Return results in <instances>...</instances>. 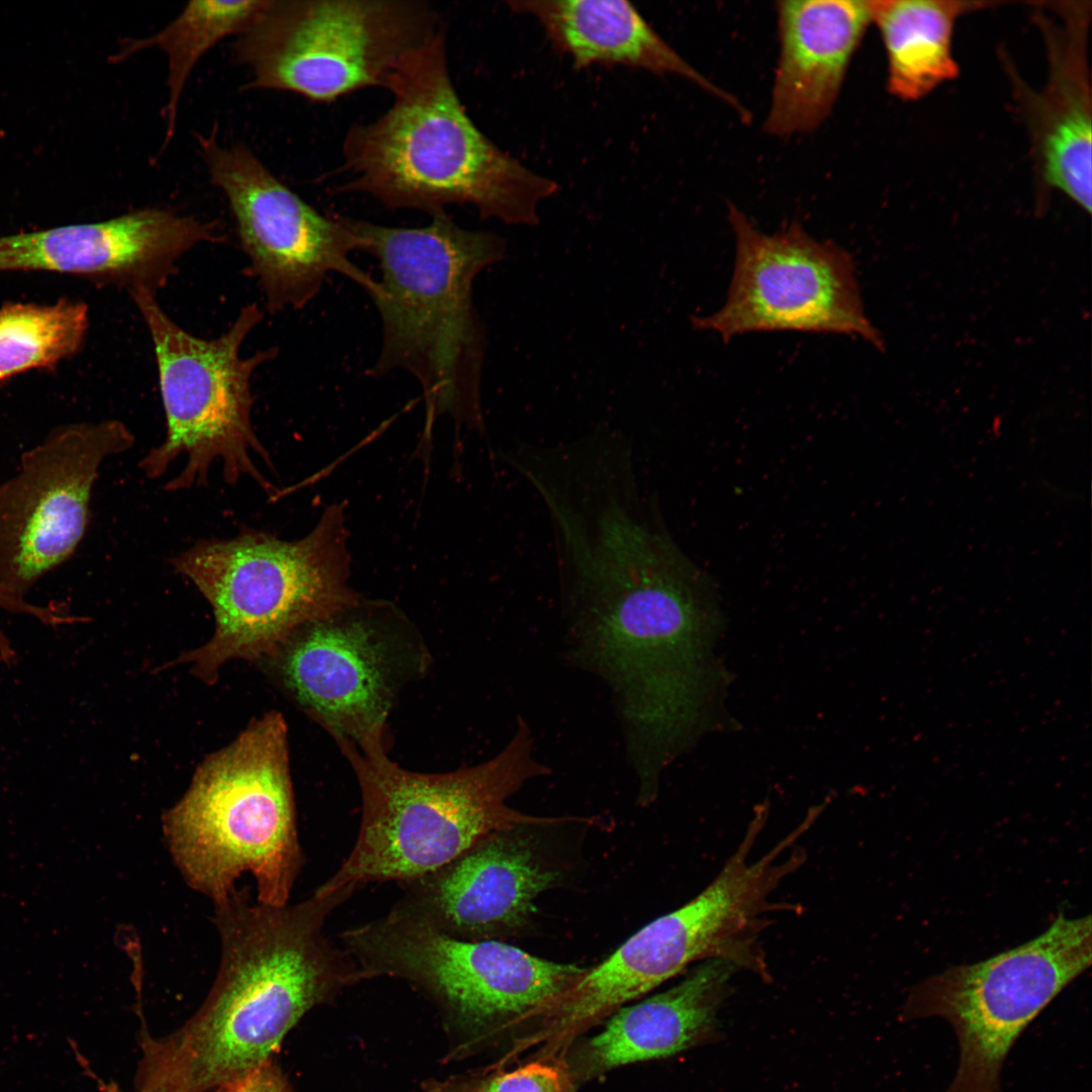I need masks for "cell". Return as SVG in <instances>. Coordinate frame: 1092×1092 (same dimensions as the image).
Listing matches in <instances>:
<instances>
[{"label": "cell", "instance_id": "6da1fadb", "mask_svg": "<svg viewBox=\"0 0 1092 1092\" xmlns=\"http://www.w3.org/2000/svg\"><path fill=\"white\" fill-rule=\"evenodd\" d=\"M353 894L314 890L301 902L273 906L235 888L213 904L217 975L194 1014L161 1036L184 1092H216L251 1073L311 1007L367 979L325 930Z\"/></svg>", "mask_w": 1092, "mask_h": 1092}, {"label": "cell", "instance_id": "7a4b0ae2", "mask_svg": "<svg viewBox=\"0 0 1092 1092\" xmlns=\"http://www.w3.org/2000/svg\"><path fill=\"white\" fill-rule=\"evenodd\" d=\"M392 101L342 143L339 192L432 217L470 205L483 217L533 222L557 184L502 151L467 114L449 71L446 31L408 54L387 79Z\"/></svg>", "mask_w": 1092, "mask_h": 1092}, {"label": "cell", "instance_id": "3957f363", "mask_svg": "<svg viewBox=\"0 0 1092 1092\" xmlns=\"http://www.w3.org/2000/svg\"><path fill=\"white\" fill-rule=\"evenodd\" d=\"M359 251L373 256L380 280L369 294L382 324L373 377L408 372L421 385L428 417L450 416L483 429L480 374L484 334L472 300L477 273L502 243L461 228L445 213L421 228L350 218Z\"/></svg>", "mask_w": 1092, "mask_h": 1092}, {"label": "cell", "instance_id": "277c9868", "mask_svg": "<svg viewBox=\"0 0 1092 1092\" xmlns=\"http://www.w3.org/2000/svg\"><path fill=\"white\" fill-rule=\"evenodd\" d=\"M335 742L355 772L362 815L350 853L316 888L322 893L399 884L439 869L492 833L580 820L532 816L508 805L527 782L550 774L537 759L532 730L521 717L495 756L444 774L406 770L391 761L383 743Z\"/></svg>", "mask_w": 1092, "mask_h": 1092}, {"label": "cell", "instance_id": "5b68a950", "mask_svg": "<svg viewBox=\"0 0 1092 1092\" xmlns=\"http://www.w3.org/2000/svg\"><path fill=\"white\" fill-rule=\"evenodd\" d=\"M162 831L184 882L213 904L245 873L255 879L258 902L287 904L306 859L283 716L264 714L208 755L164 812Z\"/></svg>", "mask_w": 1092, "mask_h": 1092}, {"label": "cell", "instance_id": "8992f818", "mask_svg": "<svg viewBox=\"0 0 1092 1092\" xmlns=\"http://www.w3.org/2000/svg\"><path fill=\"white\" fill-rule=\"evenodd\" d=\"M347 539L344 511L333 505L298 540L244 527L232 539L201 540L172 557L215 621L211 638L176 662L211 685L224 663L269 658L300 626L357 603Z\"/></svg>", "mask_w": 1092, "mask_h": 1092}, {"label": "cell", "instance_id": "52a82bcc", "mask_svg": "<svg viewBox=\"0 0 1092 1092\" xmlns=\"http://www.w3.org/2000/svg\"><path fill=\"white\" fill-rule=\"evenodd\" d=\"M151 336L158 367L167 432L139 466L152 479L184 455L181 472L165 484L169 491L207 484L211 465L220 461L225 482L249 477L270 492L271 483L255 463L271 465L252 424L251 380L255 370L274 359L277 348L242 357L250 333L263 318L257 303L242 307L226 332L215 339L193 336L161 307L157 294L129 292Z\"/></svg>", "mask_w": 1092, "mask_h": 1092}, {"label": "cell", "instance_id": "ba28073f", "mask_svg": "<svg viewBox=\"0 0 1092 1092\" xmlns=\"http://www.w3.org/2000/svg\"><path fill=\"white\" fill-rule=\"evenodd\" d=\"M419 0H267L236 44L247 87L318 102L384 88L400 61L445 32Z\"/></svg>", "mask_w": 1092, "mask_h": 1092}, {"label": "cell", "instance_id": "9c48e42d", "mask_svg": "<svg viewBox=\"0 0 1092 1092\" xmlns=\"http://www.w3.org/2000/svg\"><path fill=\"white\" fill-rule=\"evenodd\" d=\"M367 979L417 985L458 1021L484 1033L523 1031L542 1019L584 969L502 940H464L389 910L340 934Z\"/></svg>", "mask_w": 1092, "mask_h": 1092}, {"label": "cell", "instance_id": "30bf717a", "mask_svg": "<svg viewBox=\"0 0 1092 1092\" xmlns=\"http://www.w3.org/2000/svg\"><path fill=\"white\" fill-rule=\"evenodd\" d=\"M1091 916L1058 915L1037 937L986 961L949 968L914 986L906 1021L939 1017L960 1057L943 1092H1003L1001 1071L1017 1038L1091 964Z\"/></svg>", "mask_w": 1092, "mask_h": 1092}, {"label": "cell", "instance_id": "8fae6325", "mask_svg": "<svg viewBox=\"0 0 1092 1092\" xmlns=\"http://www.w3.org/2000/svg\"><path fill=\"white\" fill-rule=\"evenodd\" d=\"M269 658L302 711L333 739L357 747L383 743L397 696L430 664L400 610L362 598L300 626Z\"/></svg>", "mask_w": 1092, "mask_h": 1092}, {"label": "cell", "instance_id": "7c38bea8", "mask_svg": "<svg viewBox=\"0 0 1092 1092\" xmlns=\"http://www.w3.org/2000/svg\"><path fill=\"white\" fill-rule=\"evenodd\" d=\"M728 220L735 264L727 298L719 310L696 317L697 329L725 341L753 332L832 333L883 348L845 250L815 240L798 221L765 234L730 203Z\"/></svg>", "mask_w": 1092, "mask_h": 1092}, {"label": "cell", "instance_id": "4fadbf2b", "mask_svg": "<svg viewBox=\"0 0 1092 1092\" xmlns=\"http://www.w3.org/2000/svg\"><path fill=\"white\" fill-rule=\"evenodd\" d=\"M211 182L228 198L251 275L271 313L301 309L330 273L370 294L376 279L351 260L359 250L348 218L326 216L280 182L245 146L198 138Z\"/></svg>", "mask_w": 1092, "mask_h": 1092}, {"label": "cell", "instance_id": "5bb4252c", "mask_svg": "<svg viewBox=\"0 0 1092 1092\" xmlns=\"http://www.w3.org/2000/svg\"><path fill=\"white\" fill-rule=\"evenodd\" d=\"M134 436L120 421L52 430L0 483V587L21 598L76 552L102 462Z\"/></svg>", "mask_w": 1092, "mask_h": 1092}, {"label": "cell", "instance_id": "9a60e30c", "mask_svg": "<svg viewBox=\"0 0 1092 1092\" xmlns=\"http://www.w3.org/2000/svg\"><path fill=\"white\" fill-rule=\"evenodd\" d=\"M220 236L217 222L145 208L100 222L0 237V272H57L157 294L184 255Z\"/></svg>", "mask_w": 1092, "mask_h": 1092}, {"label": "cell", "instance_id": "2e32d148", "mask_svg": "<svg viewBox=\"0 0 1092 1092\" xmlns=\"http://www.w3.org/2000/svg\"><path fill=\"white\" fill-rule=\"evenodd\" d=\"M518 830L492 833L449 862L399 883L394 912L464 940H500L523 928L559 872Z\"/></svg>", "mask_w": 1092, "mask_h": 1092}, {"label": "cell", "instance_id": "e0dca14e", "mask_svg": "<svg viewBox=\"0 0 1092 1092\" xmlns=\"http://www.w3.org/2000/svg\"><path fill=\"white\" fill-rule=\"evenodd\" d=\"M779 59L764 129L808 133L832 111L846 71L872 22L870 1L777 2Z\"/></svg>", "mask_w": 1092, "mask_h": 1092}, {"label": "cell", "instance_id": "ac0fdd59", "mask_svg": "<svg viewBox=\"0 0 1092 1092\" xmlns=\"http://www.w3.org/2000/svg\"><path fill=\"white\" fill-rule=\"evenodd\" d=\"M740 968L713 960L674 987L613 1013L604 1028L561 1058L579 1084L629 1064L664 1059L718 1035V1011Z\"/></svg>", "mask_w": 1092, "mask_h": 1092}, {"label": "cell", "instance_id": "d6986e66", "mask_svg": "<svg viewBox=\"0 0 1092 1092\" xmlns=\"http://www.w3.org/2000/svg\"><path fill=\"white\" fill-rule=\"evenodd\" d=\"M517 11L535 16L556 49L575 67L621 65L655 74L676 75L728 103L742 118L748 112L680 57L627 1L525 0L510 1Z\"/></svg>", "mask_w": 1092, "mask_h": 1092}, {"label": "cell", "instance_id": "ffe728a7", "mask_svg": "<svg viewBox=\"0 0 1092 1092\" xmlns=\"http://www.w3.org/2000/svg\"><path fill=\"white\" fill-rule=\"evenodd\" d=\"M1051 33V71L1034 98L1032 124L1050 184L1091 212V98L1084 48V10L1071 9Z\"/></svg>", "mask_w": 1092, "mask_h": 1092}, {"label": "cell", "instance_id": "44dd1931", "mask_svg": "<svg viewBox=\"0 0 1092 1092\" xmlns=\"http://www.w3.org/2000/svg\"><path fill=\"white\" fill-rule=\"evenodd\" d=\"M872 21L888 60V89L903 100L924 97L958 75L951 54L956 19L972 8L966 1L874 0Z\"/></svg>", "mask_w": 1092, "mask_h": 1092}, {"label": "cell", "instance_id": "7402d4cb", "mask_svg": "<svg viewBox=\"0 0 1092 1092\" xmlns=\"http://www.w3.org/2000/svg\"><path fill=\"white\" fill-rule=\"evenodd\" d=\"M265 1H191L165 28L154 35L129 39L118 54L119 59L157 47L168 61V102L166 145L172 138L178 104L186 81L198 60L219 39L247 30Z\"/></svg>", "mask_w": 1092, "mask_h": 1092}, {"label": "cell", "instance_id": "603a6c76", "mask_svg": "<svg viewBox=\"0 0 1092 1092\" xmlns=\"http://www.w3.org/2000/svg\"><path fill=\"white\" fill-rule=\"evenodd\" d=\"M89 327L88 306L7 303L0 308V383L30 369L52 368L76 354Z\"/></svg>", "mask_w": 1092, "mask_h": 1092}, {"label": "cell", "instance_id": "cb8c5ba5", "mask_svg": "<svg viewBox=\"0 0 1092 1092\" xmlns=\"http://www.w3.org/2000/svg\"><path fill=\"white\" fill-rule=\"evenodd\" d=\"M560 1057H538L513 1069L497 1068L456 1083L449 1092H576Z\"/></svg>", "mask_w": 1092, "mask_h": 1092}, {"label": "cell", "instance_id": "d4e9b609", "mask_svg": "<svg viewBox=\"0 0 1092 1092\" xmlns=\"http://www.w3.org/2000/svg\"><path fill=\"white\" fill-rule=\"evenodd\" d=\"M216 1092H292L274 1057L246 1076L220 1087Z\"/></svg>", "mask_w": 1092, "mask_h": 1092}, {"label": "cell", "instance_id": "484cf974", "mask_svg": "<svg viewBox=\"0 0 1092 1092\" xmlns=\"http://www.w3.org/2000/svg\"><path fill=\"white\" fill-rule=\"evenodd\" d=\"M135 1092H179L173 1082L163 1073L142 1069L136 1072Z\"/></svg>", "mask_w": 1092, "mask_h": 1092}, {"label": "cell", "instance_id": "4316f807", "mask_svg": "<svg viewBox=\"0 0 1092 1092\" xmlns=\"http://www.w3.org/2000/svg\"><path fill=\"white\" fill-rule=\"evenodd\" d=\"M17 605L18 601L16 597L8 590L0 587V609L5 612L12 613L17 608ZM3 636L4 631L0 627V640L3 638Z\"/></svg>", "mask_w": 1092, "mask_h": 1092}, {"label": "cell", "instance_id": "83f0119b", "mask_svg": "<svg viewBox=\"0 0 1092 1092\" xmlns=\"http://www.w3.org/2000/svg\"><path fill=\"white\" fill-rule=\"evenodd\" d=\"M107 1092H119V1091H118L117 1089L111 1088V1089H110L109 1091H107Z\"/></svg>", "mask_w": 1092, "mask_h": 1092}]
</instances>
